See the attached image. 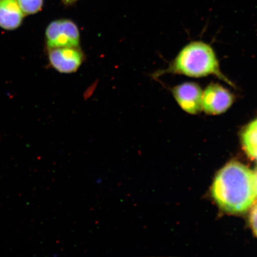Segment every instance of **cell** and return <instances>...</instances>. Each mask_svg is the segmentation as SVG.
Listing matches in <instances>:
<instances>
[{"instance_id": "obj_2", "label": "cell", "mask_w": 257, "mask_h": 257, "mask_svg": "<svg viewBox=\"0 0 257 257\" xmlns=\"http://www.w3.org/2000/svg\"><path fill=\"white\" fill-rule=\"evenodd\" d=\"M167 73L179 74L192 78L213 75L230 85L232 82L223 75L213 48L201 41L189 43L180 51L166 69L154 74L159 77Z\"/></svg>"}, {"instance_id": "obj_12", "label": "cell", "mask_w": 257, "mask_h": 257, "mask_svg": "<svg viewBox=\"0 0 257 257\" xmlns=\"http://www.w3.org/2000/svg\"><path fill=\"white\" fill-rule=\"evenodd\" d=\"M254 175L255 177V181H256V190H257V168L255 169V171L254 172Z\"/></svg>"}, {"instance_id": "obj_10", "label": "cell", "mask_w": 257, "mask_h": 257, "mask_svg": "<svg viewBox=\"0 0 257 257\" xmlns=\"http://www.w3.org/2000/svg\"><path fill=\"white\" fill-rule=\"evenodd\" d=\"M250 224L251 225L253 232L257 236V202L253 205L249 216Z\"/></svg>"}, {"instance_id": "obj_1", "label": "cell", "mask_w": 257, "mask_h": 257, "mask_svg": "<svg viewBox=\"0 0 257 257\" xmlns=\"http://www.w3.org/2000/svg\"><path fill=\"white\" fill-rule=\"evenodd\" d=\"M217 204L230 213H242L257 198L254 173L238 162L228 163L218 173L212 186Z\"/></svg>"}, {"instance_id": "obj_7", "label": "cell", "mask_w": 257, "mask_h": 257, "mask_svg": "<svg viewBox=\"0 0 257 257\" xmlns=\"http://www.w3.org/2000/svg\"><path fill=\"white\" fill-rule=\"evenodd\" d=\"M18 0H0V27L14 30L22 24L24 17Z\"/></svg>"}, {"instance_id": "obj_6", "label": "cell", "mask_w": 257, "mask_h": 257, "mask_svg": "<svg viewBox=\"0 0 257 257\" xmlns=\"http://www.w3.org/2000/svg\"><path fill=\"white\" fill-rule=\"evenodd\" d=\"M172 92L180 107L188 113L196 114L202 110L203 92L197 83H182L175 86Z\"/></svg>"}, {"instance_id": "obj_11", "label": "cell", "mask_w": 257, "mask_h": 257, "mask_svg": "<svg viewBox=\"0 0 257 257\" xmlns=\"http://www.w3.org/2000/svg\"><path fill=\"white\" fill-rule=\"evenodd\" d=\"M77 1H78V0H62L64 4L66 5H71Z\"/></svg>"}, {"instance_id": "obj_5", "label": "cell", "mask_w": 257, "mask_h": 257, "mask_svg": "<svg viewBox=\"0 0 257 257\" xmlns=\"http://www.w3.org/2000/svg\"><path fill=\"white\" fill-rule=\"evenodd\" d=\"M233 101V95L229 90L217 83H211L203 92L202 110L208 114H220L227 111Z\"/></svg>"}, {"instance_id": "obj_8", "label": "cell", "mask_w": 257, "mask_h": 257, "mask_svg": "<svg viewBox=\"0 0 257 257\" xmlns=\"http://www.w3.org/2000/svg\"><path fill=\"white\" fill-rule=\"evenodd\" d=\"M241 138L244 150L250 159L257 162V118L244 128Z\"/></svg>"}, {"instance_id": "obj_3", "label": "cell", "mask_w": 257, "mask_h": 257, "mask_svg": "<svg viewBox=\"0 0 257 257\" xmlns=\"http://www.w3.org/2000/svg\"><path fill=\"white\" fill-rule=\"evenodd\" d=\"M46 42L48 49L79 47L80 33L77 25L69 19L54 21L48 26Z\"/></svg>"}, {"instance_id": "obj_9", "label": "cell", "mask_w": 257, "mask_h": 257, "mask_svg": "<svg viewBox=\"0 0 257 257\" xmlns=\"http://www.w3.org/2000/svg\"><path fill=\"white\" fill-rule=\"evenodd\" d=\"M25 15L37 14L43 7V0H18Z\"/></svg>"}, {"instance_id": "obj_4", "label": "cell", "mask_w": 257, "mask_h": 257, "mask_svg": "<svg viewBox=\"0 0 257 257\" xmlns=\"http://www.w3.org/2000/svg\"><path fill=\"white\" fill-rule=\"evenodd\" d=\"M84 54L79 47H63L48 49V60L57 71L72 73L77 71L84 60Z\"/></svg>"}]
</instances>
